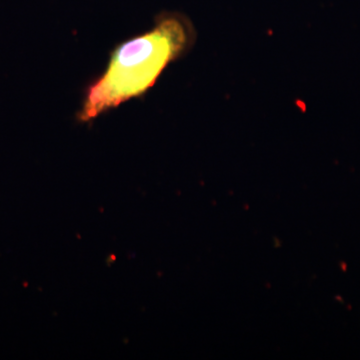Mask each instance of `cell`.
<instances>
[{"label": "cell", "mask_w": 360, "mask_h": 360, "mask_svg": "<svg viewBox=\"0 0 360 360\" xmlns=\"http://www.w3.org/2000/svg\"><path fill=\"white\" fill-rule=\"evenodd\" d=\"M193 23L179 13H163L148 32L113 49L105 70L87 86L77 112L89 123L122 104L143 96L170 63L193 46Z\"/></svg>", "instance_id": "6da1fadb"}]
</instances>
